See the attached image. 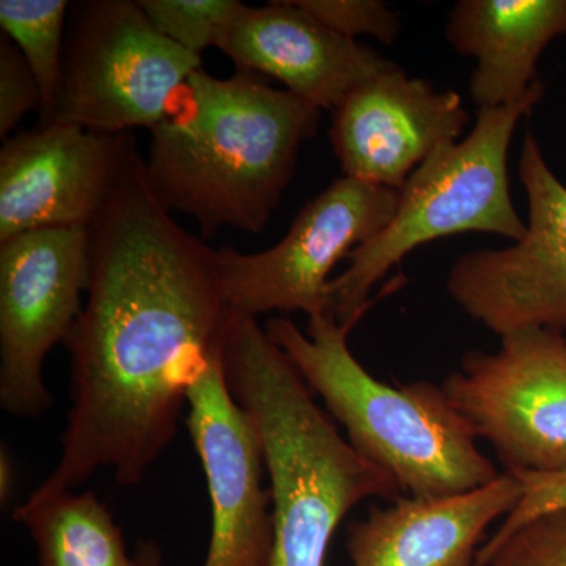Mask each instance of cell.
<instances>
[{
  "label": "cell",
  "mask_w": 566,
  "mask_h": 566,
  "mask_svg": "<svg viewBox=\"0 0 566 566\" xmlns=\"http://www.w3.org/2000/svg\"><path fill=\"white\" fill-rule=\"evenodd\" d=\"M471 352L442 389L509 474L566 471V337L527 327Z\"/></svg>",
  "instance_id": "obj_7"
},
{
  "label": "cell",
  "mask_w": 566,
  "mask_h": 566,
  "mask_svg": "<svg viewBox=\"0 0 566 566\" xmlns=\"http://www.w3.org/2000/svg\"><path fill=\"white\" fill-rule=\"evenodd\" d=\"M222 363L270 476L273 545L263 566H326L335 531L354 506L371 497L394 502L403 491L338 433L256 318L230 308Z\"/></svg>",
  "instance_id": "obj_3"
},
{
  "label": "cell",
  "mask_w": 566,
  "mask_h": 566,
  "mask_svg": "<svg viewBox=\"0 0 566 566\" xmlns=\"http://www.w3.org/2000/svg\"><path fill=\"white\" fill-rule=\"evenodd\" d=\"M523 494L516 476L439 499L400 497L371 506L346 528L352 566H475L486 528L509 515Z\"/></svg>",
  "instance_id": "obj_15"
},
{
  "label": "cell",
  "mask_w": 566,
  "mask_h": 566,
  "mask_svg": "<svg viewBox=\"0 0 566 566\" xmlns=\"http://www.w3.org/2000/svg\"><path fill=\"white\" fill-rule=\"evenodd\" d=\"M136 139L66 122L3 140L0 243L25 232L88 229L109 199Z\"/></svg>",
  "instance_id": "obj_12"
},
{
  "label": "cell",
  "mask_w": 566,
  "mask_h": 566,
  "mask_svg": "<svg viewBox=\"0 0 566 566\" xmlns=\"http://www.w3.org/2000/svg\"><path fill=\"white\" fill-rule=\"evenodd\" d=\"M14 490V469L10 453L6 449L0 450V502L9 504Z\"/></svg>",
  "instance_id": "obj_24"
},
{
  "label": "cell",
  "mask_w": 566,
  "mask_h": 566,
  "mask_svg": "<svg viewBox=\"0 0 566 566\" xmlns=\"http://www.w3.org/2000/svg\"><path fill=\"white\" fill-rule=\"evenodd\" d=\"M91 281L88 229L33 230L0 243V405L36 417L52 405L48 354L65 344Z\"/></svg>",
  "instance_id": "obj_9"
},
{
  "label": "cell",
  "mask_w": 566,
  "mask_h": 566,
  "mask_svg": "<svg viewBox=\"0 0 566 566\" xmlns=\"http://www.w3.org/2000/svg\"><path fill=\"white\" fill-rule=\"evenodd\" d=\"M468 123L457 92L436 91L392 65L333 112L329 137L346 178L400 191Z\"/></svg>",
  "instance_id": "obj_13"
},
{
  "label": "cell",
  "mask_w": 566,
  "mask_h": 566,
  "mask_svg": "<svg viewBox=\"0 0 566 566\" xmlns=\"http://www.w3.org/2000/svg\"><path fill=\"white\" fill-rule=\"evenodd\" d=\"M294 3L346 39L367 35L394 44L400 35V17L379 0H294Z\"/></svg>",
  "instance_id": "obj_20"
},
{
  "label": "cell",
  "mask_w": 566,
  "mask_h": 566,
  "mask_svg": "<svg viewBox=\"0 0 566 566\" xmlns=\"http://www.w3.org/2000/svg\"><path fill=\"white\" fill-rule=\"evenodd\" d=\"M218 50L241 73L274 77L319 111H335L394 63L357 40L338 35L294 0L244 6Z\"/></svg>",
  "instance_id": "obj_14"
},
{
  "label": "cell",
  "mask_w": 566,
  "mask_h": 566,
  "mask_svg": "<svg viewBox=\"0 0 566 566\" xmlns=\"http://www.w3.org/2000/svg\"><path fill=\"white\" fill-rule=\"evenodd\" d=\"M39 82L29 69L17 44L3 35L0 39V137L9 139L11 132L32 111H41Z\"/></svg>",
  "instance_id": "obj_23"
},
{
  "label": "cell",
  "mask_w": 566,
  "mask_h": 566,
  "mask_svg": "<svg viewBox=\"0 0 566 566\" xmlns=\"http://www.w3.org/2000/svg\"><path fill=\"white\" fill-rule=\"evenodd\" d=\"M565 35L566 0H460L446 25L452 48L475 59L469 95L479 109L523 98L539 81V55Z\"/></svg>",
  "instance_id": "obj_16"
},
{
  "label": "cell",
  "mask_w": 566,
  "mask_h": 566,
  "mask_svg": "<svg viewBox=\"0 0 566 566\" xmlns=\"http://www.w3.org/2000/svg\"><path fill=\"white\" fill-rule=\"evenodd\" d=\"M318 107L262 76L192 74L151 132L145 174L167 211L191 216L202 240L223 227L260 233L277 210Z\"/></svg>",
  "instance_id": "obj_2"
},
{
  "label": "cell",
  "mask_w": 566,
  "mask_h": 566,
  "mask_svg": "<svg viewBox=\"0 0 566 566\" xmlns=\"http://www.w3.org/2000/svg\"><path fill=\"white\" fill-rule=\"evenodd\" d=\"M523 488L520 501L515 509L502 521L501 527L495 531L485 545L480 546L476 553L475 566L485 564L488 557L497 549L505 539L534 521L535 517L546 515L554 510L566 506V471L564 472H521L512 474Z\"/></svg>",
  "instance_id": "obj_22"
},
{
  "label": "cell",
  "mask_w": 566,
  "mask_h": 566,
  "mask_svg": "<svg viewBox=\"0 0 566 566\" xmlns=\"http://www.w3.org/2000/svg\"><path fill=\"white\" fill-rule=\"evenodd\" d=\"M356 324L322 315L308 318L303 333L292 319L275 316L264 331L345 428L346 441L406 497H449L499 479L442 386H392L365 370L348 345Z\"/></svg>",
  "instance_id": "obj_4"
},
{
  "label": "cell",
  "mask_w": 566,
  "mask_h": 566,
  "mask_svg": "<svg viewBox=\"0 0 566 566\" xmlns=\"http://www.w3.org/2000/svg\"><path fill=\"white\" fill-rule=\"evenodd\" d=\"M66 0H2L0 28L24 55L41 91L40 126L54 120L61 92Z\"/></svg>",
  "instance_id": "obj_18"
},
{
  "label": "cell",
  "mask_w": 566,
  "mask_h": 566,
  "mask_svg": "<svg viewBox=\"0 0 566 566\" xmlns=\"http://www.w3.org/2000/svg\"><path fill=\"white\" fill-rule=\"evenodd\" d=\"M480 566H566V506L535 517Z\"/></svg>",
  "instance_id": "obj_21"
},
{
  "label": "cell",
  "mask_w": 566,
  "mask_h": 566,
  "mask_svg": "<svg viewBox=\"0 0 566 566\" xmlns=\"http://www.w3.org/2000/svg\"><path fill=\"white\" fill-rule=\"evenodd\" d=\"M54 120L92 132L161 125L202 59L167 39L137 0L71 3Z\"/></svg>",
  "instance_id": "obj_6"
},
{
  "label": "cell",
  "mask_w": 566,
  "mask_h": 566,
  "mask_svg": "<svg viewBox=\"0 0 566 566\" xmlns=\"http://www.w3.org/2000/svg\"><path fill=\"white\" fill-rule=\"evenodd\" d=\"M186 427L207 476L211 539L203 566H263L273 545L266 461L251 416L234 400L212 353L188 390Z\"/></svg>",
  "instance_id": "obj_11"
},
{
  "label": "cell",
  "mask_w": 566,
  "mask_h": 566,
  "mask_svg": "<svg viewBox=\"0 0 566 566\" xmlns=\"http://www.w3.org/2000/svg\"><path fill=\"white\" fill-rule=\"evenodd\" d=\"M13 516L31 532L40 566H161L151 542L128 556L122 528L93 491L29 497Z\"/></svg>",
  "instance_id": "obj_17"
},
{
  "label": "cell",
  "mask_w": 566,
  "mask_h": 566,
  "mask_svg": "<svg viewBox=\"0 0 566 566\" xmlns=\"http://www.w3.org/2000/svg\"><path fill=\"white\" fill-rule=\"evenodd\" d=\"M155 28L181 48L200 55L218 48L234 18L244 9L238 0H137Z\"/></svg>",
  "instance_id": "obj_19"
},
{
  "label": "cell",
  "mask_w": 566,
  "mask_h": 566,
  "mask_svg": "<svg viewBox=\"0 0 566 566\" xmlns=\"http://www.w3.org/2000/svg\"><path fill=\"white\" fill-rule=\"evenodd\" d=\"M545 93L542 81L505 106L479 109L474 129L433 153L398 191L397 211L367 243L349 252L348 270L329 282V311L338 323H359L375 304L376 283L419 245L479 232L520 241L526 223L512 202L509 150L521 118Z\"/></svg>",
  "instance_id": "obj_5"
},
{
  "label": "cell",
  "mask_w": 566,
  "mask_h": 566,
  "mask_svg": "<svg viewBox=\"0 0 566 566\" xmlns=\"http://www.w3.org/2000/svg\"><path fill=\"white\" fill-rule=\"evenodd\" d=\"M88 262L87 303L63 344L71 408L62 455L32 499L73 491L99 469L139 485L226 333L218 251L155 199L136 144L88 227Z\"/></svg>",
  "instance_id": "obj_1"
},
{
  "label": "cell",
  "mask_w": 566,
  "mask_h": 566,
  "mask_svg": "<svg viewBox=\"0 0 566 566\" xmlns=\"http://www.w3.org/2000/svg\"><path fill=\"white\" fill-rule=\"evenodd\" d=\"M520 178L528 200L524 237L458 256L446 282L453 303L499 337L527 327L566 331V186L531 132Z\"/></svg>",
  "instance_id": "obj_10"
},
{
  "label": "cell",
  "mask_w": 566,
  "mask_h": 566,
  "mask_svg": "<svg viewBox=\"0 0 566 566\" xmlns=\"http://www.w3.org/2000/svg\"><path fill=\"white\" fill-rule=\"evenodd\" d=\"M400 193L340 178L311 200L289 233L266 251H218L227 304L259 318L270 312L329 315V274L357 245L367 243L394 218Z\"/></svg>",
  "instance_id": "obj_8"
}]
</instances>
